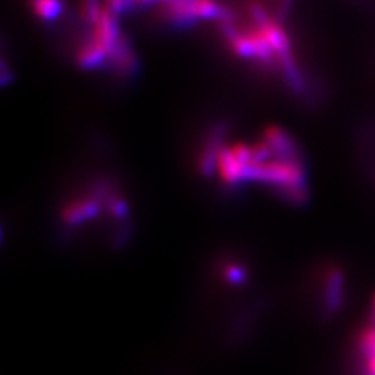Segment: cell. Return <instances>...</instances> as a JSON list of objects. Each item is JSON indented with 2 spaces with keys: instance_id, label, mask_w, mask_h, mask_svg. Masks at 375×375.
Segmentation results:
<instances>
[{
  "instance_id": "obj_1",
  "label": "cell",
  "mask_w": 375,
  "mask_h": 375,
  "mask_svg": "<svg viewBox=\"0 0 375 375\" xmlns=\"http://www.w3.org/2000/svg\"><path fill=\"white\" fill-rule=\"evenodd\" d=\"M162 17L174 27H189L201 21H231L233 14L218 0H171L163 4Z\"/></svg>"
},
{
  "instance_id": "obj_2",
  "label": "cell",
  "mask_w": 375,
  "mask_h": 375,
  "mask_svg": "<svg viewBox=\"0 0 375 375\" xmlns=\"http://www.w3.org/2000/svg\"><path fill=\"white\" fill-rule=\"evenodd\" d=\"M346 296V278L340 267H330L321 278V305L325 314L341 310Z\"/></svg>"
},
{
  "instance_id": "obj_3",
  "label": "cell",
  "mask_w": 375,
  "mask_h": 375,
  "mask_svg": "<svg viewBox=\"0 0 375 375\" xmlns=\"http://www.w3.org/2000/svg\"><path fill=\"white\" fill-rule=\"evenodd\" d=\"M262 138L270 145L278 157L285 159H301V152L295 140L289 137L282 128L270 125L263 131Z\"/></svg>"
},
{
  "instance_id": "obj_4",
  "label": "cell",
  "mask_w": 375,
  "mask_h": 375,
  "mask_svg": "<svg viewBox=\"0 0 375 375\" xmlns=\"http://www.w3.org/2000/svg\"><path fill=\"white\" fill-rule=\"evenodd\" d=\"M357 350L363 362V375H375V324L359 334Z\"/></svg>"
},
{
  "instance_id": "obj_5",
  "label": "cell",
  "mask_w": 375,
  "mask_h": 375,
  "mask_svg": "<svg viewBox=\"0 0 375 375\" xmlns=\"http://www.w3.org/2000/svg\"><path fill=\"white\" fill-rule=\"evenodd\" d=\"M30 6L35 17L42 23H53L60 18L65 11L62 0H30Z\"/></svg>"
},
{
  "instance_id": "obj_6",
  "label": "cell",
  "mask_w": 375,
  "mask_h": 375,
  "mask_svg": "<svg viewBox=\"0 0 375 375\" xmlns=\"http://www.w3.org/2000/svg\"><path fill=\"white\" fill-rule=\"evenodd\" d=\"M102 0H81L79 11H81V18L85 24L92 27L98 18L101 17L103 11Z\"/></svg>"
},
{
  "instance_id": "obj_7",
  "label": "cell",
  "mask_w": 375,
  "mask_h": 375,
  "mask_svg": "<svg viewBox=\"0 0 375 375\" xmlns=\"http://www.w3.org/2000/svg\"><path fill=\"white\" fill-rule=\"evenodd\" d=\"M137 6V0H103V7L116 17L133 11Z\"/></svg>"
},
{
  "instance_id": "obj_8",
  "label": "cell",
  "mask_w": 375,
  "mask_h": 375,
  "mask_svg": "<svg viewBox=\"0 0 375 375\" xmlns=\"http://www.w3.org/2000/svg\"><path fill=\"white\" fill-rule=\"evenodd\" d=\"M138 6H147V4H153V3H169L171 0H137Z\"/></svg>"
},
{
  "instance_id": "obj_9",
  "label": "cell",
  "mask_w": 375,
  "mask_h": 375,
  "mask_svg": "<svg viewBox=\"0 0 375 375\" xmlns=\"http://www.w3.org/2000/svg\"><path fill=\"white\" fill-rule=\"evenodd\" d=\"M373 315H374V324H375V296L373 299Z\"/></svg>"
},
{
  "instance_id": "obj_10",
  "label": "cell",
  "mask_w": 375,
  "mask_h": 375,
  "mask_svg": "<svg viewBox=\"0 0 375 375\" xmlns=\"http://www.w3.org/2000/svg\"><path fill=\"white\" fill-rule=\"evenodd\" d=\"M288 1H289V0H288Z\"/></svg>"
}]
</instances>
